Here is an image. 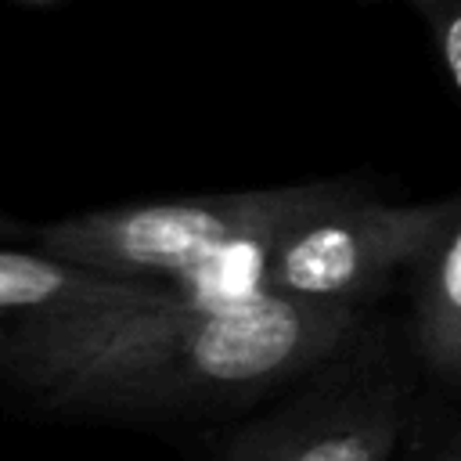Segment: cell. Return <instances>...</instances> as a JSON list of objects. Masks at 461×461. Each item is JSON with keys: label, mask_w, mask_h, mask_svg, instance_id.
<instances>
[{"label": "cell", "mask_w": 461, "mask_h": 461, "mask_svg": "<svg viewBox=\"0 0 461 461\" xmlns=\"http://www.w3.org/2000/svg\"><path fill=\"white\" fill-rule=\"evenodd\" d=\"M461 198L436 202H339L285 230L263 270V292L299 303L353 306L414 274L450 227Z\"/></svg>", "instance_id": "cell-3"}, {"label": "cell", "mask_w": 461, "mask_h": 461, "mask_svg": "<svg viewBox=\"0 0 461 461\" xmlns=\"http://www.w3.org/2000/svg\"><path fill=\"white\" fill-rule=\"evenodd\" d=\"M357 198L349 184L313 180L205 198L130 202L47 223L40 252L112 277H184L238 238H281L295 223Z\"/></svg>", "instance_id": "cell-2"}, {"label": "cell", "mask_w": 461, "mask_h": 461, "mask_svg": "<svg viewBox=\"0 0 461 461\" xmlns=\"http://www.w3.org/2000/svg\"><path fill=\"white\" fill-rule=\"evenodd\" d=\"M411 393L385 367H346L241 425L220 461H396Z\"/></svg>", "instance_id": "cell-4"}, {"label": "cell", "mask_w": 461, "mask_h": 461, "mask_svg": "<svg viewBox=\"0 0 461 461\" xmlns=\"http://www.w3.org/2000/svg\"><path fill=\"white\" fill-rule=\"evenodd\" d=\"M414 349L432 375L461 385V205L414 270Z\"/></svg>", "instance_id": "cell-6"}, {"label": "cell", "mask_w": 461, "mask_h": 461, "mask_svg": "<svg viewBox=\"0 0 461 461\" xmlns=\"http://www.w3.org/2000/svg\"><path fill=\"white\" fill-rule=\"evenodd\" d=\"M411 4L425 18L432 43L443 58V68L450 72V79L461 94V0H411Z\"/></svg>", "instance_id": "cell-7"}, {"label": "cell", "mask_w": 461, "mask_h": 461, "mask_svg": "<svg viewBox=\"0 0 461 461\" xmlns=\"http://www.w3.org/2000/svg\"><path fill=\"white\" fill-rule=\"evenodd\" d=\"M418 461H461V425L454 432H447L429 454H421Z\"/></svg>", "instance_id": "cell-8"}, {"label": "cell", "mask_w": 461, "mask_h": 461, "mask_svg": "<svg viewBox=\"0 0 461 461\" xmlns=\"http://www.w3.org/2000/svg\"><path fill=\"white\" fill-rule=\"evenodd\" d=\"M360 310L259 295L151 303L32 321L0 335V382L47 414L144 418L259 400L335 360Z\"/></svg>", "instance_id": "cell-1"}, {"label": "cell", "mask_w": 461, "mask_h": 461, "mask_svg": "<svg viewBox=\"0 0 461 461\" xmlns=\"http://www.w3.org/2000/svg\"><path fill=\"white\" fill-rule=\"evenodd\" d=\"M166 292L173 288H162L158 281L112 277L54 259L47 252L0 249V335L47 317L151 303Z\"/></svg>", "instance_id": "cell-5"}, {"label": "cell", "mask_w": 461, "mask_h": 461, "mask_svg": "<svg viewBox=\"0 0 461 461\" xmlns=\"http://www.w3.org/2000/svg\"><path fill=\"white\" fill-rule=\"evenodd\" d=\"M11 234H22V230H18V223H11V220H4V216H0V238H11Z\"/></svg>", "instance_id": "cell-9"}, {"label": "cell", "mask_w": 461, "mask_h": 461, "mask_svg": "<svg viewBox=\"0 0 461 461\" xmlns=\"http://www.w3.org/2000/svg\"><path fill=\"white\" fill-rule=\"evenodd\" d=\"M25 4H50V0H25Z\"/></svg>", "instance_id": "cell-10"}]
</instances>
